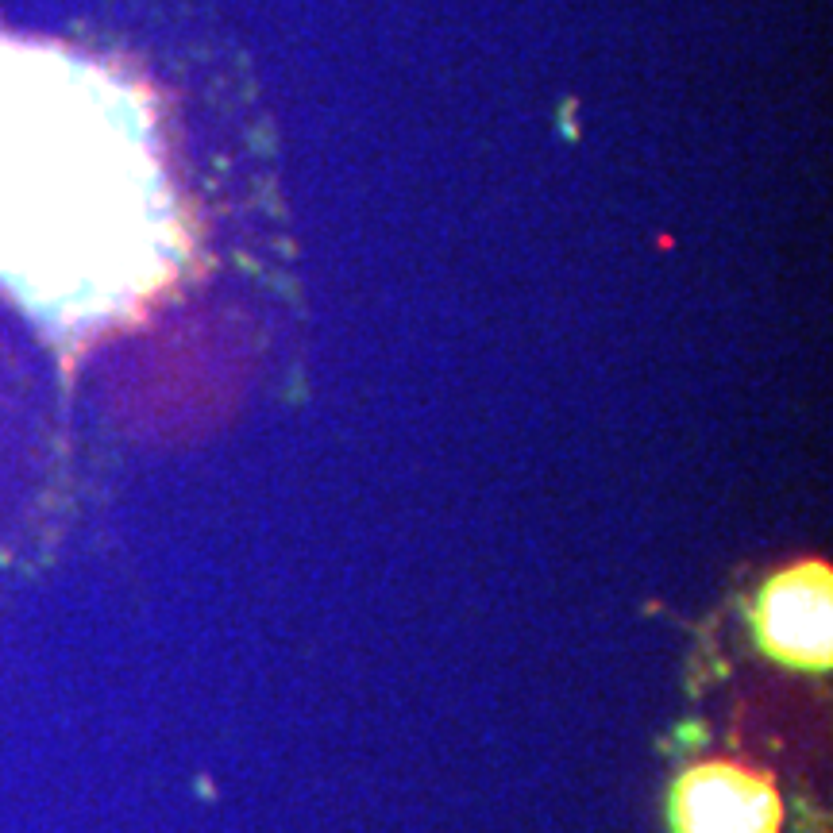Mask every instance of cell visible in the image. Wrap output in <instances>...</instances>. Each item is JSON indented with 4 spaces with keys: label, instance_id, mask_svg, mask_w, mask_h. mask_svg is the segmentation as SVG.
Instances as JSON below:
<instances>
[{
    "label": "cell",
    "instance_id": "3",
    "mask_svg": "<svg viewBox=\"0 0 833 833\" xmlns=\"http://www.w3.org/2000/svg\"><path fill=\"white\" fill-rule=\"evenodd\" d=\"M830 567L803 564L772 579L760 598V641L772 656L803 668L830 664Z\"/></svg>",
    "mask_w": 833,
    "mask_h": 833
},
{
    "label": "cell",
    "instance_id": "1",
    "mask_svg": "<svg viewBox=\"0 0 833 833\" xmlns=\"http://www.w3.org/2000/svg\"><path fill=\"white\" fill-rule=\"evenodd\" d=\"M189 259L151 97L0 31V290L54 336L135 317Z\"/></svg>",
    "mask_w": 833,
    "mask_h": 833
},
{
    "label": "cell",
    "instance_id": "2",
    "mask_svg": "<svg viewBox=\"0 0 833 833\" xmlns=\"http://www.w3.org/2000/svg\"><path fill=\"white\" fill-rule=\"evenodd\" d=\"M776 783L745 764H702L675 787L679 833H780Z\"/></svg>",
    "mask_w": 833,
    "mask_h": 833
}]
</instances>
